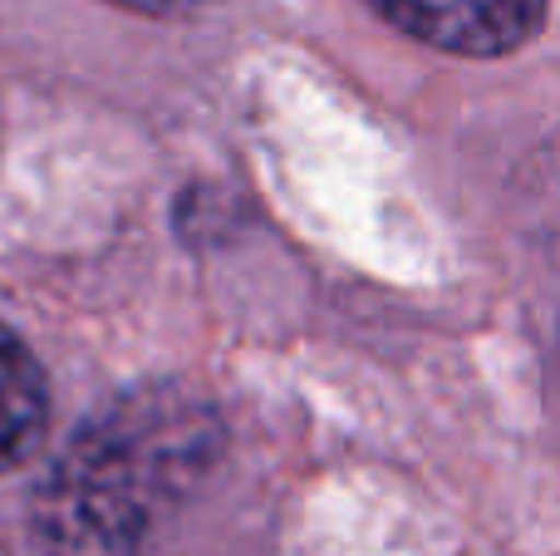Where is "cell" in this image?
I'll list each match as a JSON object with an SVG mask.
<instances>
[{
	"label": "cell",
	"mask_w": 560,
	"mask_h": 556,
	"mask_svg": "<svg viewBox=\"0 0 560 556\" xmlns=\"http://www.w3.org/2000/svg\"><path fill=\"white\" fill-rule=\"evenodd\" d=\"M49 384L15 331L0 325V473L20 468L45 439Z\"/></svg>",
	"instance_id": "obj_3"
},
{
	"label": "cell",
	"mask_w": 560,
	"mask_h": 556,
	"mask_svg": "<svg viewBox=\"0 0 560 556\" xmlns=\"http://www.w3.org/2000/svg\"><path fill=\"white\" fill-rule=\"evenodd\" d=\"M212 414L187 399H124L84 424L39 493V532L59 556H124L158 508L207 463Z\"/></svg>",
	"instance_id": "obj_1"
},
{
	"label": "cell",
	"mask_w": 560,
	"mask_h": 556,
	"mask_svg": "<svg viewBox=\"0 0 560 556\" xmlns=\"http://www.w3.org/2000/svg\"><path fill=\"white\" fill-rule=\"evenodd\" d=\"M124 10H143V15H183V10H197L202 0H114Z\"/></svg>",
	"instance_id": "obj_4"
},
{
	"label": "cell",
	"mask_w": 560,
	"mask_h": 556,
	"mask_svg": "<svg viewBox=\"0 0 560 556\" xmlns=\"http://www.w3.org/2000/svg\"><path fill=\"white\" fill-rule=\"evenodd\" d=\"M374 15L418 45L447 55L497 59L532 45L546 25V0H364Z\"/></svg>",
	"instance_id": "obj_2"
}]
</instances>
